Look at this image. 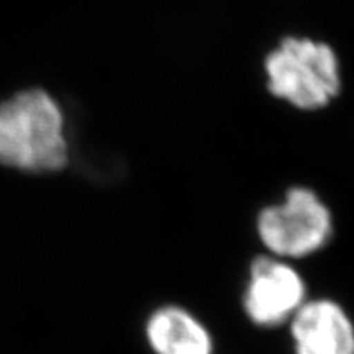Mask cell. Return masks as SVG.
<instances>
[{
  "label": "cell",
  "mask_w": 354,
  "mask_h": 354,
  "mask_svg": "<svg viewBox=\"0 0 354 354\" xmlns=\"http://www.w3.org/2000/svg\"><path fill=\"white\" fill-rule=\"evenodd\" d=\"M68 162L64 115L41 88L0 102V165L26 172H55Z\"/></svg>",
  "instance_id": "1"
},
{
  "label": "cell",
  "mask_w": 354,
  "mask_h": 354,
  "mask_svg": "<svg viewBox=\"0 0 354 354\" xmlns=\"http://www.w3.org/2000/svg\"><path fill=\"white\" fill-rule=\"evenodd\" d=\"M264 69L269 92L302 110L326 107L342 91L338 56L326 43L286 38Z\"/></svg>",
  "instance_id": "2"
},
{
  "label": "cell",
  "mask_w": 354,
  "mask_h": 354,
  "mask_svg": "<svg viewBox=\"0 0 354 354\" xmlns=\"http://www.w3.org/2000/svg\"><path fill=\"white\" fill-rule=\"evenodd\" d=\"M258 232L271 253L302 258L326 245L331 234V215L315 192L295 187L287 192L281 205L261 212Z\"/></svg>",
  "instance_id": "3"
},
{
  "label": "cell",
  "mask_w": 354,
  "mask_h": 354,
  "mask_svg": "<svg viewBox=\"0 0 354 354\" xmlns=\"http://www.w3.org/2000/svg\"><path fill=\"white\" fill-rule=\"evenodd\" d=\"M304 297L302 277L289 264L263 256L251 266L245 308L256 325H282L302 307Z\"/></svg>",
  "instance_id": "4"
},
{
  "label": "cell",
  "mask_w": 354,
  "mask_h": 354,
  "mask_svg": "<svg viewBox=\"0 0 354 354\" xmlns=\"http://www.w3.org/2000/svg\"><path fill=\"white\" fill-rule=\"evenodd\" d=\"M297 354H354V328L346 313L331 300L302 304L292 317Z\"/></svg>",
  "instance_id": "5"
},
{
  "label": "cell",
  "mask_w": 354,
  "mask_h": 354,
  "mask_svg": "<svg viewBox=\"0 0 354 354\" xmlns=\"http://www.w3.org/2000/svg\"><path fill=\"white\" fill-rule=\"evenodd\" d=\"M146 335L156 354H212L209 331L184 308L158 310L149 318Z\"/></svg>",
  "instance_id": "6"
}]
</instances>
